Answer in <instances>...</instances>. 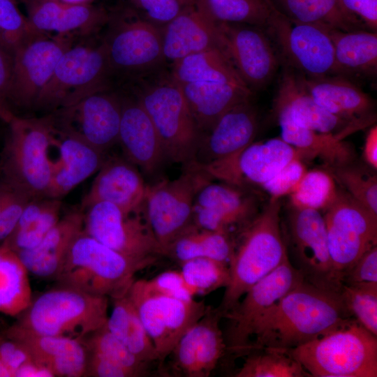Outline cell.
<instances>
[{"label":"cell","instance_id":"obj_1","mask_svg":"<svg viewBox=\"0 0 377 377\" xmlns=\"http://www.w3.org/2000/svg\"><path fill=\"white\" fill-rule=\"evenodd\" d=\"M354 320L339 293L303 280L260 320L253 332L247 355L264 348L292 349Z\"/></svg>","mask_w":377,"mask_h":377},{"label":"cell","instance_id":"obj_2","mask_svg":"<svg viewBox=\"0 0 377 377\" xmlns=\"http://www.w3.org/2000/svg\"><path fill=\"white\" fill-rule=\"evenodd\" d=\"M281 207L279 199L270 198L235 237L229 262V282L216 307L223 318L254 283L288 258L281 227Z\"/></svg>","mask_w":377,"mask_h":377},{"label":"cell","instance_id":"obj_3","mask_svg":"<svg viewBox=\"0 0 377 377\" xmlns=\"http://www.w3.org/2000/svg\"><path fill=\"white\" fill-rule=\"evenodd\" d=\"M154 260L128 258L83 231L72 244L54 277L57 286L110 300L127 294L137 272Z\"/></svg>","mask_w":377,"mask_h":377},{"label":"cell","instance_id":"obj_4","mask_svg":"<svg viewBox=\"0 0 377 377\" xmlns=\"http://www.w3.org/2000/svg\"><path fill=\"white\" fill-rule=\"evenodd\" d=\"M0 159L2 179L31 199L45 197L52 172L50 148L54 126L51 115H14Z\"/></svg>","mask_w":377,"mask_h":377},{"label":"cell","instance_id":"obj_5","mask_svg":"<svg viewBox=\"0 0 377 377\" xmlns=\"http://www.w3.org/2000/svg\"><path fill=\"white\" fill-rule=\"evenodd\" d=\"M286 351L296 359L311 376H377V336L356 319L324 336Z\"/></svg>","mask_w":377,"mask_h":377},{"label":"cell","instance_id":"obj_6","mask_svg":"<svg viewBox=\"0 0 377 377\" xmlns=\"http://www.w3.org/2000/svg\"><path fill=\"white\" fill-rule=\"evenodd\" d=\"M109 302L56 286L32 300L15 324L40 334L82 339L106 324Z\"/></svg>","mask_w":377,"mask_h":377},{"label":"cell","instance_id":"obj_7","mask_svg":"<svg viewBox=\"0 0 377 377\" xmlns=\"http://www.w3.org/2000/svg\"><path fill=\"white\" fill-rule=\"evenodd\" d=\"M136 98L156 129L166 159L184 168L193 163L202 133L181 85L168 75L142 84Z\"/></svg>","mask_w":377,"mask_h":377},{"label":"cell","instance_id":"obj_8","mask_svg":"<svg viewBox=\"0 0 377 377\" xmlns=\"http://www.w3.org/2000/svg\"><path fill=\"white\" fill-rule=\"evenodd\" d=\"M111 73L103 42L73 44L59 58L34 110L50 114L91 93L106 90Z\"/></svg>","mask_w":377,"mask_h":377},{"label":"cell","instance_id":"obj_9","mask_svg":"<svg viewBox=\"0 0 377 377\" xmlns=\"http://www.w3.org/2000/svg\"><path fill=\"white\" fill-rule=\"evenodd\" d=\"M127 295L154 345L160 371L180 338L210 306L195 299L182 300L155 292L144 279H135Z\"/></svg>","mask_w":377,"mask_h":377},{"label":"cell","instance_id":"obj_10","mask_svg":"<svg viewBox=\"0 0 377 377\" xmlns=\"http://www.w3.org/2000/svg\"><path fill=\"white\" fill-rule=\"evenodd\" d=\"M271 1L265 31L279 47L286 66L309 77L340 75L329 27L292 20Z\"/></svg>","mask_w":377,"mask_h":377},{"label":"cell","instance_id":"obj_11","mask_svg":"<svg viewBox=\"0 0 377 377\" xmlns=\"http://www.w3.org/2000/svg\"><path fill=\"white\" fill-rule=\"evenodd\" d=\"M329 252L337 281L358 259L377 244V216L339 188L324 211Z\"/></svg>","mask_w":377,"mask_h":377},{"label":"cell","instance_id":"obj_12","mask_svg":"<svg viewBox=\"0 0 377 377\" xmlns=\"http://www.w3.org/2000/svg\"><path fill=\"white\" fill-rule=\"evenodd\" d=\"M212 178L194 163L185 167L173 180L147 186L145 208L149 226L160 244L163 256L168 246L193 223L195 196Z\"/></svg>","mask_w":377,"mask_h":377},{"label":"cell","instance_id":"obj_13","mask_svg":"<svg viewBox=\"0 0 377 377\" xmlns=\"http://www.w3.org/2000/svg\"><path fill=\"white\" fill-rule=\"evenodd\" d=\"M303 280L302 274L288 258L254 283L223 318L228 320V327L223 332L226 353L235 358L245 357L253 332L260 320Z\"/></svg>","mask_w":377,"mask_h":377},{"label":"cell","instance_id":"obj_14","mask_svg":"<svg viewBox=\"0 0 377 377\" xmlns=\"http://www.w3.org/2000/svg\"><path fill=\"white\" fill-rule=\"evenodd\" d=\"M84 213V232L112 249L138 260L156 261L163 256L147 221L145 203L136 210L125 212L101 202Z\"/></svg>","mask_w":377,"mask_h":377},{"label":"cell","instance_id":"obj_15","mask_svg":"<svg viewBox=\"0 0 377 377\" xmlns=\"http://www.w3.org/2000/svg\"><path fill=\"white\" fill-rule=\"evenodd\" d=\"M285 243L290 249L293 258L290 263L300 271L304 281L318 288L339 293L341 285L334 272L325 221L320 211L290 205Z\"/></svg>","mask_w":377,"mask_h":377},{"label":"cell","instance_id":"obj_16","mask_svg":"<svg viewBox=\"0 0 377 377\" xmlns=\"http://www.w3.org/2000/svg\"><path fill=\"white\" fill-rule=\"evenodd\" d=\"M73 36L39 34L20 45L13 55L10 107L34 110L63 53L74 44ZM14 113V112H13Z\"/></svg>","mask_w":377,"mask_h":377},{"label":"cell","instance_id":"obj_17","mask_svg":"<svg viewBox=\"0 0 377 377\" xmlns=\"http://www.w3.org/2000/svg\"><path fill=\"white\" fill-rule=\"evenodd\" d=\"M103 43L111 72L141 73L164 61L161 27L133 13L114 18Z\"/></svg>","mask_w":377,"mask_h":377},{"label":"cell","instance_id":"obj_18","mask_svg":"<svg viewBox=\"0 0 377 377\" xmlns=\"http://www.w3.org/2000/svg\"><path fill=\"white\" fill-rule=\"evenodd\" d=\"M306 159L305 154L281 138L252 142L228 157L195 165L209 177L224 183L246 188L247 185L261 187L292 161Z\"/></svg>","mask_w":377,"mask_h":377},{"label":"cell","instance_id":"obj_19","mask_svg":"<svg viewBox=\"0 0 377 377\" xmlns=\"http://www.w3.org/2000/svg\"><path fill=\"white\" fill-rule=\"evenodd\" d=\"M50 114L57 130L81 138L103 154L118 143L121 98L108 89Z\"/></svg>","mask_w":377,"mask_h":377},{"label":"cell","instance_id":"obj_20","mask_svg":"<svg viewBox=\"0 0 377 377\" xmlns=\"http://www.w3.org/2000/svg\"><path fill=\"white\" fill-rule=\"evenodd\" d=\"M216 24L221 49L242 80L249 88L267 85L277 71L279 60L265 29L245 24Z\"/></svg>","mask_w":377,"mask_h":377},{"label":"cell","instance_id":"obj_21","mask_svg":"<svg viewBox=\"0 0 377 377\" xmlns=\"http://www.w3.org/2000/svg\"><path fill=\"white\" fill-rule=\"evenodd\" d=\"M259 212L258 198L244 188L210 182L195 196L193 223L202 228L226 234L235 239Z\"/></svg>","mask_w":377,"mask_h":377},{"label":"cell","instance_id":"obj_22","mask_svg":"<svg viewBox=\"0 0 377 377\" xmlns=\"http://www.w3.org/2000/svg\"><path fill=\"white\" fill-rule=\"evenodd\" d=\"M222 315L209 306L204 316L180 338L168 359L175 376L208 377L226 354Z\"/></svg>","mask_w":377,"mask_h":377},{"label":"cell","instance_id":"obj_23","mask_svg":"<svg viewBox=\"0 0 377 377\" xmlns=\"http://www.w3.org/2000/svg\"><path fill=\"white\" fill-rule=\"evenodd\" d=\"M276 118L321 133L344 139L348 135L372 125L364 121H348L319 105L302 84L298 73L287 66L283 69L274 100Z\"/></svg>","mask_w":377,"mask_h":377},{"label":"cell","instance_id":"obj_24","mask_svg":"<svg viewBox=\"0 0 377 377\" xmlns=\"http://www.w3.org/2000/svg\"><path fill=\"white\" fill-rule=\"evenodd\" d=\"M4 332L20 343L31 357L48 369L54 377L85 376L87 350L81 339L40 334L15 323Z\"/></svg>","mask_w":377,"mask_h":377},{"label":"cell","instance_id":"obj_25","mask_svg":"<svg viewBox=\"0 0 377 377\" xmlns=\"http://www.w3.org/2000/svg\"><path fill=\"white\" fill-rule=\"evenodd\" d=\"M258 128V113L251 100L237 104L202 135L194 163L204 165L237 153L253 142Z\"/></svg>","mask_w":377,"mask_h":377},{"label":"cell","instance_id":"obj_26","mask_svg":"<svg viewBox=\"0 0 377 377\" xmlns=\"http://www.w3.org/2000/svg\"><path fill=\"white\" fill-rule=\"evenodd\" d=\"M80 205L85 211L95 203L106 202L125 212L145 203L147 185L132 163L120 158L105 159Z\"/></svg>","mask_w":377,"mask_h":377},{"label":"cell","instance_id":"obj_27","mask_svg":"<svg viewBox=\"0 0 377 377\" xmlns=\"http://www.w3.org/2000/svg\"><path fill=\"white\" fill-rule=\"evenodd\" d=\"M27 19L40 34L67 36L90 34L110 20L108 13L89 4H68L54 1L26 2Z\"/></svg>","mask_w":377,"mask_h":377},{"label":"cell","instance_id":"obj_28","mask_svg":"<svg viewBox=\"0 0 377 377\" xmlns=\"http://www.w3.org/2000/svg\"><path fill=\"white\" fill-rule=\"evenodd\" d=\"M118 142L128 160L147 174L167 160L156 129L136 98H121Z\"/></svg>","mask_w":377,"mask_h":377},{"label":"cell","instance_id":"obj_29","mask_svg":"<svg viewBox=\"0 0 377 377\" xmlns=\"http://www.w3.org/2000/svg\"><path fill=\"white\" fill-rule=\"evenodd\" d=\"M54 142L59 149V157L54 163L45 197L61 199L98 171L105 158V154L81 138L54 126Z\"/></svg>","mask_w":377,"mask_h":377},{"label":"cell","instance_id":"obj_30","mask_svg":"<svg viewBox=\"0 0 377 377\" xmlns=\"http://www.w3.org/2000/svg\"><path fill=\"white\" fill-rule=\"evenodd\" d=\"M298 75L306 91L328 112L348 121L374 123L373 99L344 76L309 77L299 73Z\"/></svg>","mask_w":377,"mask_h":377},{"label":"cell","instance_id":"obj_31","mask_svg":"<svg viewBox=\"0 0 377 377\" xmlns=\"http://www.w3.org/2000/svg\"><path fill=\"white\" fill-rule=\"evenodd\" d=\"M161 33L164 61L171 64L198 52L221 49L217 24L195 5L161 27Z\"/></svg>","mask_w":377,"mask_h":377},{"label":"cell","instance_id":"obj_32","mask_svg":"<svg viewBox=\"0 0 377 377\" xmlns=\"http://www.w3.org/2000/svg\"><path fill=\"white\" fill-rule=\"evenodd\" d=\"M84 218L80 209L66 214L36 247L17 252L29 273L54 279L72 244L84 230Z\"/></svg>","mask_w":377,"mask_h":377},{"label":"cell","instance_id":"obj_33","mask_svg":"<svg viewBox=\"0 0 377 377\" xmlns=\"http://www.w3.org/2000/svg\"><path fill=\"white\" fill-rule=\"evenodd\" d=\"M180 85L202 135L228 110L251 100L252 96L247 85L232 82H197Z\"/></svg>","mask_w":377,"mask_h":377},{"label":"cell","instance_id":"obj_34","mask_svg":"<svg viewBox=\"0 0 377 377\" xmlns=\"http://www.w3.org/2000/svg\"><path fill=\"white\" fill-rule=\"evenodd\" d=\"M281 138L302 151L307 159L318 158L327 168L341 166L354 161L355 151L343 139L299 126L292 121L277 118Z\"/></svg>","mask_w":377,"mask_h":377},{"label":"cell","instance_id":"obj_35","mask_svg":"<svg viewBox=\"0 0 377 377\" xmlns=\"http://www.w3.org/2000/svg\"><path fill=\"white\" fill-rule=\"evenodd\" d=\"M340 75L374 76L377 70V33L328 28Z\"/></svg>","mask_w":377,"mask_h":377},{"label":"cell","instance_id":"obj_36","mask_svg":"<svg viewBox=\"0 0 377 377\" xmlns=\"http://www.w3.org/2000/svg\"><path fill=\"white\" fill-rule=\"evenodd\" d=\"M60 199L48 197L30 200L12 234L3 242L15 252L36 247L61 216Z\"/></svg>","mask_w":377,"mask_h":377},{"label":"cell","instance_id":"obj_37","mask_svg":"<svg viewBox=\"0 0 377 377\" xmlns=\"http://www.w3.org/2000/svg\"><path fill=\"white\" fill-rule=\"evenodd\" d=\"M110 300L112 306L108 329L140 360L158 366L154 345L128 295Z\"/></svg>","mask_w":377,"mask_h":377},{"label":"cell","instance_id":"obj_38","mask_svg":"<svg viewBox=\"0 0 377 377\" xmlns=\"http://www.w3.org/2000/svg\"><path fill=\"white\" fill-rule=\"evenodd\" d=\"M233 243L232 237L193 223L168 246L163 256L178 265L193 258H208L229 266Z\"/></svg>","mask_w":377,"mask_h":377},{"label":"cell","instance_id":"obj_39","mask_svg":"<svg viewBox=\"0 0 377 377\" xmlns=\"http://www.w3.org/2000/svg\"><path fill=\"white\" fill-rule=\"evenodd\" d=\"M172 64L170 75L180 84L197 82H222L246 85L220 48L191 54Z\"/></svg>","mask_w":377,"mask_h":377},{"label":"cell","instance_id":"obj_40","mask_svg":"<svg viewBox=\"0 0 377 377\" xmlns=\"http://www.w3.org/2000/svg\"><path fill=\"white\" fill-rule=\"evenodd\" d=\"M28 270L16 252L0 244V312L18 316L32 302Z\"/></svg>","mask_w":377,"mask_h":377},{"label":"cell","instance_id":"obj_41","mask_svg":"<svg viewBox=\"0 0 377 377\" xmlns=\"http://www.w3.org/2000/svg\"><path fill=\"white\" fill-rule=\"evenodd\" d=\"M272 1L280 11L296 21L316 23L346 31L367 29L345 11L339 0Z\"/></svg>","mask_w":377,"mask_h":377},{"label":"cell","instance_id":"obj_42","mask_svg":"<svg viewBox=\"0 0 377 377\" xmlns=\"http://www.w3.org/2000/svg\"><path fill=\"white\" fill-rule=\"evenodd\" d=\"M197 9L215 23L245 24L265 29L271 0H194Z\"/></svg>","mask_w":377,"mask_h":377},{"label":"cell","instance_id":"obj_43","mask_svg":"<svg viewBox=\"0 0 377 377\" xmlns=\"http://www.w3.org/2000/svg\"><path fill=\"white\" fill-rule=\"evenodd\" d=\"M235 377H305L311 375L283 350L264 348L244 357Z\"/></svg>","mask_w":377,"mask_h":377},{"label":"cell","instance_id":"obj_44","mask_svg":"<svg viewBox=\"0 0 377 377\" xmlns=\"http://www.w3.org/2000/svg\"><path fill=\"white\" fill-rule=\"evenodd\" d=\"M338 189L336 180L327 170H306L297 188L289 195L290 205L325 211L335 199Z\"/></svg>","mask_w":377,"mask_h":377},{"label":"cell","instance_id":"obj_45","mask_svg":"<svg viewBox=\"0 0 377 377\" xmlns=\"http://www.w3.org/2000/svg\"><path fill=\"white\" fill-rule=\"evenodd\" d=\"M85 346L129 372L132 377L147 376L151 366L140 360L107 327L106 324L81 339Z\"/></svg>","mask_w":377,"mask_h":377},{"label":"cell","instance_id":"obj_46","mask_svg":"<svg viewBox=\"0 0 377 377\" xmlns=\"http://www.w3.org/2000/svg\"><path fill=\"white\" fill-rule=\"evenodd\" d=\"M179 265L183 279L196 296L207 295L226 288L228 284L229 266L222 262L208 258H196Z\"/></svg>","mask_w":377,"mask_h":377},{"label":"cell","instance_id":"obj_47","mask_svg":"<svg viewBox=\"0 0 377 377\" xmlns=\"http://www.w3.org/2000/svg\"><path fill=\"white\" fill-rule=\"evenodd\" d=\"M337 183L356 201L377 216V176L367 168L353 162L337 167L327 168Z\"/></svg>","mask_w":377,"mask_h":377},{"label":"cell","instance_id":"obj_48","mask_svg":"<svg viewBox=\"0 0 377 377\" xmlns=\"http://www.w3.org/2000/svg\"><path fill=\"white\" fill-rule=\"evenodd\" d=\"M339 294L353 316L368 331L377 336V283L342 284Z\"/></svg>","mask_w":377,"mask_h":377},{"label":"cell","instance_id":"obj_49","mask_svg":"<svg viewBox=\"0 0 377 377\" xmlns=\"http://www.w3.org/2000/svg\"><path fill=\"white\" fill-rule=\"evenodd\" d=\"M44 34L35 31L15 0H0V47L12 56L29 39Z\"/></svg>","mask_w":377,"mask_h":377},{"label":"cell","instance_id":"obj_50","mask_svg":"<svg viewBox=\"0 0 377 377\" xmlns=\"http://www.w3.org/2000/svg\"><path fill=\"white\" fill-rule=\"evenodd\" d=\"M131 2L143 13L146 20L158 27L164 26L195 6L194 0H131Z\"/></svg>","mask_w":377,"mask_h":377},{"label":"cell","instance_id":"obj_51","mask_svg":"<svg viewBox=\"0 0 377 377\" xmlns=\"http://www.w3.org/2000/svg\"><path fill=\"white\" fill-rule=\"evenodd\" d=\"M306 170L302 159H295L261 187L270 195V198L280 199L295 191Z\"/></svg>","mask_w":377,"mask_h":377},{"label":"cell","instance_id":"obj_52","mask_svg":"<svg viewBox=\"0 0 377 377\" xmlns=\"http://www.w3.org/2000/svg\"><path fill=\"white\" fill-rule=\"evenodd\" d=\"M152 290L182 300L195 299V293L187 285L179 270H168L151 279H145Z\"/></svg>","mask_w":377,"mask_h":377},{"label":"cell","instance_id":"obj_53","mask_svg":"<svg viewBox=\"0 0 377 377\" xmlns=\"http://www.w3.org/2000/svg\"><path fill=\"white\" fill-rule=\"evenodd\" d=\"M377 283V246L365 252L341 279V284L355 286Z\"/></svg>","mask_w":377,"mask_h":377},{"label":"cell","instance_id":"obj_54","mask_svg":"<svg viewBox=\"0 0 377 377\" xmlns=\"http://www.w3.org/2000/svg\"><path fill=\"white\" fill-rule=\"evenodd\" d=\"M13 71V56L0 47V119L8 123L15 115L8 96Z\"/></svg>","mask_w":377,"mask_h":377},{"label":"cell","instance_id":"obj_55","mask_svg":"<svg viewBox=\"0 0 377 377\" xmlns=\"http://www.w3.org/2000/svg\"><path fill=\"white\" fill-rule=\"evenodd\" d=\"M350 16L370 31L377 30V0H339Z\"/></svg>","mask_w":377,"mask_h":377},{"label":"cell","instance_id":"obj_56","mask_svg":"<svg viewBox=\"0 0 377 377\" xmlns=\"http://www.w3.org/2000/svg\"><path fill=\"white\" fill-rule=\"evenodd\" d=\"M87 359L84 376L132 377L129 372L113 364L98 353L89 350L87 348Z\"/></svg>","mask_w":377,"mask_h":377},{"label":"cell","instance_id":"obj_57","mask_svg":"<svg viewBox=\"0 0 377 377\" xmlns=\"http://www.w3.org/2000/svg\"><path fill=\"white\" fill-rule=\"evenodd\" d=\"M0 357L13 374L24 362L32 359L27 350L17 341L0 332Z\"/></svg>","mask_w":377,"mask_h":377},{"label":"cell","instance_id":"obj_58","mask_svg":"<svg viewBox=\"0 0 377 377\" xmlns=\"http://www.w3.org/2000/svg\"><path fill=\"white\" fill-rule=\"evenodd\" d=\"M362 156L367 165L376 170L377 168V126H372L368 131L363 147Z\"/></svg>","mask_w":377,"mask_h":377},{"label":"cell","instance_id":"obj_59","mask_svg":"<svg viewBox=\"0 0 377 377\" xmlns=\"http://www.w3.org/2000/svg\"><path fill=\"white\" fill-rule=\"evenodd\" d=\"M13 377H54V375L48 369L31 359L15 371Z\"/></svg>","mask_w":377,"mask_h":377},{"label":"cell","instance_id":"obj_60","mask_svg":"<svg viewBox=\"0 0 377 377\" xmlns=\"http://www.w3.org/2000/svg\"><path fill=\"white\" fill-rule=\"evenodd\" d=\"M17 192V190L3 181L0 184V214L6 205Z\"/></svg>","mask_w":377,"mask_h":377},{"label":"cell","instance_id":"obj_61","mask_svg":"<svg viewBox=\"0 0 377 377\" xmlns=\"http://www.w3.org/2000/svg\"><path fill=\"white\" fill-rule=\"evenodd\" d=\"M38 1H54L68 4H89L91 3L93 0H24L25 2Z\"/></svg>","mask_w":377,"mask_h":377},{"label":"cell","instance_id":"obj_62","mask_svg":"<svg viewBox=\"0 0 377 377\" xmlns=\"http://www.w3.org/2000/svg\"><path fill=\"white\" fill-rule=\"evenodd\" d=\"M0 377H13V373L0 357Z\"/></svg>","mask_w":377,"mask_h":377},{"label":"cell","instance_id":"obj_63","mask_svg":"<svg viewBox=\"0 0 377 377\" xmlns=\"http://www.w3.org/2000/svg\"><path fill=\"white\" fill-rule=\"evenodd\" d=\"M3 182V179H2V177H1V170H0V184Z\"/></svg>","mask_w":377,"mask_h":377}]
</instances>
